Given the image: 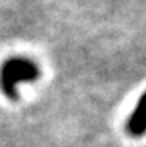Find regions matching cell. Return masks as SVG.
<instances>
[{"instance_id":"obj_1","label":"cell","mask_w":146,"mask_h":147,"mask_svg":"<svg viewBox=\"0 0 146 147\" xmlns=\"http://www.w3.org/2000/svg\"><path fill=\"white\" fill-rule=\"evenodd\" d=\"M39 71L34 63L25 58L7 59L0 70V86L5 95L9 98H16L18 85L21 82H30L37 77Z\"/></svg>"},{"instance_id":"obj_2","label":"cell","mask_w":146,"mask_h":147,"mask_svg":"<svg viewBox=\"0 0 146 147\" xmlns=\"http://www.w3.org/2000/svg\"><path fill=\"white\" fill-rule=\"evenodd\" d=\"M127 129L133 137H142L146 132V92L133 111V115L127 123Z\"/></svg>"}]
</instances>
